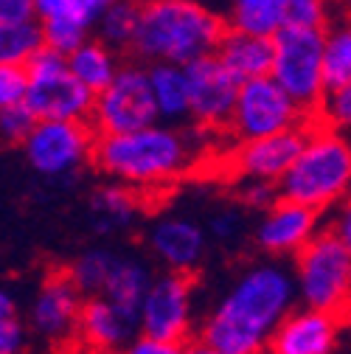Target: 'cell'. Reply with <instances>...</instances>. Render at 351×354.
Wrapping results in <instances>:
<instances>
[{
    "instance_id": "obj_31",
    "label": "cell",
    "mask_w": 351,
    "mask_h": 354,
    "mask_svg": "<svg viewBox=\"0 0 351 354\" xmlns=\"http://www.w3.org/2000/svg\"><path fill=\"white\" fill-rule=\"evenodd\" d=\"M326 127L337 132H351V84L340 87V91H329L315 113Z\"/></svg>"
},
{
    "instance_id": "obj_33",
    "label": "cell",
    "mask_w": 351,
    "mask_h": 354,
    "mask_svg": "<svg viewBox=\"0 0 351 354\" xmlns=\"http://www.w3.org/2000/svg\"><path fill=\"white\" fill-rule=\"evenodd\" d=\"M28 71L17 65H0V107L26 104L28 96Z\"/></svg>"
},
{
    "instance_id": "obj_25",
    "label": "cell",
    "mask_w": 351,
    "mask_h": 354,
    "mask_svg": "<svg viewBox=\"0 0 351 354\" xmlns=\"http://www.w3.org/2000/svg\"><path fill=\"white\" fill-rule=\"evenodd\" d=\"M118 250L113 248H104V245H93V248H84L73 264H70V281L76 284V290L87 298H102L104 290H107V281L115 270V261H118Z\"/></svg>"
},
{
    "instance_id": "obj_35",
    "label": "cell",
    "mask_w": 351,
    "mask_h": 354,
    "mask_svg": "<svg viewBox=\"0 0 351 354\" xmlns=\"http://www.w3.org/2000/svg\"><path fill=\"white\" fill-rule=\"evenodd\" d=\"M37 20V0H3L0 3V28L26 26Z\"/></svg>"
},
{
    "instance_id": "obj_7",
    "label": "cell",
    "mask_w": 351,
    "mask_h": 354,
    "mask_svg": "<svg viewBox=\"0 0 351 354\" xmlns=\"http://www.w3.org/2000/svg\"><path fill=\"white\" fill-rule=\"evenodd\" d=\"M99 138L133 136L160 124V110L152 93L149 68L126 62L115 82L102 96H96V110L91 118Z\"/></svg>"
},
{
    "instance_id": "obj_27",
    "label": "cell",
    "mask_w": 351,
    "mask_h": 354,
    "mask_svg": "<svg viewBox=\"0 0 351 354\" xmlns=\"http://www.w3.org/2000/svg\"><path fill=\"white\" fill-rule=\"evenodd\" d=\"M323 79H326V93L351 84V17L337 20L326 28Z\"/></svg>"
},
{
    "instance_id": "obj_20",
    "label": "cell",
    "mask_w": 351,
    "mask_h": 354,
    "mask_svg": "<svg viewBox=\"0 0 351 354\" xmlns=\"http://www.w3.org/2000/svg\"><path fill=\"white\" fill-rule=\"evenodd\" d=\"M216 57L222 59V65L245 84L256 79L273 76V62H276V42L273 39H258L247 37L239 31L228 28V37L222 39Z\"/></svg>"
},
{
    "instance_id": "obj_4",
    "label": "cell",
    "mask_w": 351,
    "mask_h": 354,
    "mask_svg": "<svg viewBox=\"0 0 351 354\" xmlns=\"http://www.w3.org/2000/svg\"><path fill=\"white\" fill-rule=\"evenodd\" d=\"M278 189L281 200L318 214L343 203L351 194V138L326 124L312 127L301 158Z\"/></svg>"
},
{
    "instance_id": "obj_12",
    "label": "cell",
    "mask_w": 351,
    "mask_h": 354,
    "mask_svg": "<svg viewBox=\"0 0 351 354\" xmlns=\"http://www.w3.org/2000/svg\"><path fill=\"white\" fill-rule=\"evenodd\" d=\"M110 0H37V20L42 23L46 46L62 57L84 48L99 28Z\"/></svg>"
},
{
    "instance_id": "obj_6",
    "label": "cell",
    "mask_w": 351,
    "mask_h": 354,
    "mask_svg": "<svg viewBox=\"0 0 351 354\" xmlns=\"http://www.w3.org/2000/svg\"><path fill=\"white\" fill-rule=\"evenodd\" d=\"M273 79L284 87V93L303 110L315 115L323 96V57H326V31L284 28L276 39Z\"/></svg>"
},
{
    "instance_id": "obj_32",
    "label": "cell",
    "mask_w": 351,
    "mask_h": 354,
    "mask_svg": "<svg viewBox=\"0 0 351 354\" xmlns=\"http://www.w3.org/2000/svg\"><path fill=\"white\" fill-rule=\"evenodd\" d=\"M37 127L34 113L26 104L17 107H0V136H3L6 144H20L31 136V129Z\"/></svg>"
},
{
    "instance_id": "obj_39",
    "label": "cell",
    "mask_w": 351,
    "mask_h": 354,
    "mask_svg": "<svg viewBox=\"0 0 351 354\" xmlns=\"http://www.w3.org/2000/svg\"><path fill=\"white\" fill-rule=\"evenodd\" d=\"M329 231L351 250V194L340 203V208H337V214H334V219H332Z\"/></svg>"
},
{
    "instance_id": "obj_34",
    "label": "cell",
    "mask_w": 351,
    "mask_h": 354,
    "mask_svg": "<svg viewBox=\"0 0 351 354\" xmlns=\"http://www.w3.org/2000/svg\"><path fill=\"white\" fill-rule=\"evenodd\" d=\"M239 197L247 208H256V211H270L273 205L281 203V189L276 183H265V180H245L242 189H239Z\"/></svg>"
},
{
    "instance_id": "obj_29",
    "label": "cell",
    "mask_w": 351,
    "mask_h": 354,
    "mask_svg": "<svg viewBox=\"0 0 351 354\" xmlns=\"http://www.w3.org/2000/svg\"><path fill=\"white\" fill-rule=\"evenodd\" d=\"M99 223H96V231L99 234H110V231H118V228H126L129 223H133L135 216V200L133 194L126 192V186H104L93 194L91 200Z\"/></svg>"
},
{
    "instance_id": "obj_40",
    "label": "cell",
    "mask_w": 351,
    "mask_h": 354,
    "mask_svg": "<svg viewBox=\"0 0 351 354\" xmlns=\"http://www.w3.org/2000/svg\"><path fill=\"white\" fill-rule=\"evenodd\" d=\"M124 354H186V351L178 343H158V340H149V337H138Z\"/></svg>"
},
{
    "instance_id": "obj_37",
    "label": "cell",
    "mask_w": 351,
    "mask_h": 354,
    "mask_svg": "<svg viewBox=\"0 0 351 354\" xmlns=\"http://www.w3.org/2000/svg\"><path fill=\"white\" fill-rule=\"evenodd\" d=\"M208 231H211V236L222 239V242L236 239V234L242 231V214H239L236 208H222V211H216V214L208 219Z\"/></svg>"
},
{
    "instance_id": "obj_10",
    "label": "cell",
    "mask_w": 351,
    "mask_h": 354,
    "mask_svg": "<svg viewBox=\"0 0 351 354\" xmlns=\"http://www.w3.org/2000/svg\"><path fill=\"white\" fill-rule=\"evenodd\" d=\"M194 281L186 273H158L141 306V337L158 343H189Z\"/></svg>"
},
{
    "instance_id": "obj_42",
    "label": "cell",
    "mask_w": 351,
    "mask_h": 354,
    "mask_svg": "<svg viewBox=\"0 0 351 354\" xmlns=\"http://www.w3.org/2000/svg\"><path fill=\"white\" fill-rule=\"evenodd\" d=\"M183 351H186V354H222V351H216L214 346H208L202 337H194V340H189V343L183 346Z\"/></svg>"
},
{
    "instance_id": "obj_38",
    "label": "cell",
    "mask_w": 351,
    "mask_h": 354,
    "mask_svg": "<svg viewBox=\"0 0 351 354\" xmlns=\"http://www.w3.org/2000/svg\"><path fill=\"white\" fill-rule=\"evenodd\" d=\"M70 65H68V57H62V54H57L54 48H42L28 65H26V71H28V76H51V73H62V71H68Z\"/></svg>"
},
{
    "instance_id": "obj_8",
    "label": "cell",
    "mask_w": 351,
    "mask_h": 354,
    "mask_svg": "<svg viewBox=\"0 0 351 354\" xmlns=\"http://www.w3.org/2000/svg\"><path fill=\"white\" fill-rule=\"evenodd\" d=\"M312 115L303 113L287 93L284 87L267 76V79H256V82H245L239 91V102L231 118V136L239 144L247 141H261L270 136H281L290 129H301L306 127Z\"/></svg>"
},
{
    "instance_id": "obj_28",
    "label": "cell",
    "mask_w": 351,
    "mask_h": 354,
    "mask_svg": "<svg viewBox=\"0 0 351 354\" xmlns=\"http://www.w3.org/2000/svg\"><path fill=\"white\" fill-rule=\"evenodd\" d=\"M42 48H46V34H42L39 20L26 23V26L0 28V65L26 68Z\"/></svg>"
},
{
    "instance_id": "obj_1",
    "label": "cell",
    "mask_w": 351,
    "mask_h": 354,
    "mask_svg": "<svg viewBox=\"0 0 351 354\" xmlns=\"http://www.w3.org/2000/svg\"><path fill=\"white\" fill-rule=\"evenodd\" d=\"M295 273L281 264H253L202 321L200 337L222 354H265L276 329L295 313Z\"/></svg>"
},
{
    "instance_id": "obj_41",
    "label": "cell",
    "mask_w": 351,
    "mask_h": 354,
    "mask_svg": "<svg viewBox=\"0 0 351 354\" xmlns=\"http://www.w3.org/2000/svg\"><path fill=\"white\" fill-rule=\"evenodd\" d=\"M12 318H20L17 315V304H15L12 290H3L0 292V321H12Z\"/></svg>"
},
{
    "instance_id": "obj_9",
    "label": "cell",
    "mask_w": 351,
    "mask_h": 354,
    "mask_svg": "<svg viewBox=\"0 0 351 354\" xmlns=\"http://www.w3.org/2000/svg\"><path fill=\"white\" fill-rule=\"evenodd\" d=\"M99 136L87 121H37L23 141L26 163L42 177L73 174L82 163L93 160Z\"/></svg>"
},
{
    "instance_id": "obj_17",
    "label": "cell",
    "mask_w": 351,
    "mask_h": 354,
    "mask_svg": "<svg viewBox=\"0 0 351 354\" xmlns=\"http://www.w3.org/2000/svg\"><path fill=\"white\" fill-rule=\"evenodd\" d=\"M205 228L189 216H163L149 228V248L169 273L191 276L205 256Z\"/></svg>"
},
{
    "instance_id": "obj_21",
    "label": "cell",
    "mask_w": 351,
    "mask_h": 354,
    "mask_svg": "<svg viewBox=\"0 0 351 354\" xmlns=\"http://www.w3.org/2000/svg\"><path fill=\"white\" fill-rule=\"evenodd\" d=\"M152 281H155V273L144 259L121 253L102 298H107L115 309H121L126 318L141 324V306L146 301V292H149Z\"/></svg>"
},
{
    "instance_id": "obj_14",
    "label": "cell",
    "mask_w": 351,
    "mask_h": 354,
    "mask_svg": "<svg viewBox=\"0 0 351 354\" xmlns=\"http://www.w3.org/2000/svg\"><path fill=\"white\" fill-rule=\"evenodd\" d=\"M26 107L37 121H87L96 110V96L68 71L51 76H28Z\"/></svg>"
},
{
    "instance_id": "obj_24",
    "label": "cell",
    "mask_w": 351,
    "mask_h": 354,
    "mask_svg": "<svg viewBox=\"0 0 351 354\" xmlns=\"http://www.w3.org/2000/svg\"><path fill=\"white\" fill-rule=\"evenodd\" d=\"M70 73L91 91L93 96H102L107 87L115 82V76L121 73L124 62L118 59V51H113L110 46H104L102 39H91L84 48H79L70 59Z\"/></svg>"
},
{
    "instance_id": "obj_19",
    "label": "cell",
    "mask_w": 351,
    "mask_h": 354,
    "mask_svg": "<svg viewBox=\"0 0 351 354\" xmlns=\"http://www.w3.org/2000/svg\"><path fill=\"white\" fill-rule=\"evenodd\" d=\"M79 337L96 354H124L141 337V324L126 318L107 298H87L79 321Z\"/></svg>"
},
{
    "instance_id": "obj_15",
    "label": "cell",
    "mask_w": 351,
    "mask_h": 354,
    "mask_svg": "<svg viewBox=\"0 0 351 354\" xmlns=\"http://www.w3.org/2000/svg\"><path fill=\"white\" fill-rule=\"evenodd\" d=\"M306 138H310V124L301 129L281 132V136L239 144L234 149V169L247 180H265L278 186L301 158Z\"/></svg>"
},
{
    "instance_id": "obj_26",
    "label": "cell",
    "mask_w": 351,
    "mask_h": 354,
    "mask_svg": "<svg viewBox=\"0 0 351 354\" xmlns=\"http://www.w3.org/2000/svg\"><path fill=\"white\" fill-rule=\"evenodd\" d=\"M141 9L144 3H129V0H110V6L96 28V39L113 51H133L138 28H141Z\"/></svg>"
},
{
    "instance_id": "obj_11",
    "label": "cell",
    "mask_w": 351,
    "mask_h": 354,
    "mask_svg": "<svg viewBox=\"0 0 351 354\" xmlns=\"http://www.w3.org/2000/svg\"><path fill=\"white\" fill-rule=\"evenodd\" d=\"M186 76L191 87V118L208 129L231 127L242 82L222 65V59L216 54L202 57L186 65Z\"/></svg>"
},
{
    "instance_id": "obj_18",
    "label": "cell",
    "mask_w": 351,
    "mask_h": 354,
    "mask_svg": "<svg viewBox=\"0 0 351 354\" xmlns=\"http://www.w3.org/2000/svg\"><path fill=\"white\" fill-rule=\"evenodd\" d=\"M343 315L318 313V309H295L276 329L270 340V354H332Z\"/></svg>"
},
{
    "instance_id": "obj_16",
    "label": "cell",
    "mask_w": 351,
    "mask_h": 354,
    "mask_svg": "<svg viewBox=\"0 0 351 354\" xmlns=\"http://www.w3.org/2000/svg\"><path fill=\"white\" fill-rule=\"evenodd\" d=\"M321 234V214L281 200L267 214H261L256 225V245L270 256H298L306 245Z\"/></svg>"
},
{
    "instance_id": "obj_13",
    "label": "cell",
    "mask_w": 351,
    "mask_h": 354,
    "mask_svg": "<svg viewBox=\"0 0 351 354\" xmlns=\"http://www.w3.org/2000/svg\"><path fill=\"white\" fill-rule=\"evenodd\" d=\"M82 309H84V295L76 290L70 276L54 273L39 284L28 306V326L39 337H46L51 343H62L73 332L79 335Z\"/></svg>"
},
{
    "instance_id": "obj_30",
    "label": "cell",
    "mask_w": 351,
    "mask_h": 354,
    "mask_svg": "<svg viewBox=\"0 0 351 354\" xmlns=\"http://www.w3.org/2000/svg\"><path fill=\"white\" fill-rule=\"evenodd\" d=\"M287 28L303 31H326L329 6L321 0H287Z\"/></svg>"
},
{
    "instance_id": "obj_36",
    "label": "cell",
    "mask_w": 351,
    "mask_h": 354,
    "mask_svg": "<svg viewBox=\"0 0 351 354\" xmlns=\"http://www.w3.org/2000/svg\"><path fill=\"white\" fill-rule=\"evenodd\" d=\"M28 343V329L20 318L0 321V354H23Z\"/></svg>"
},
{
    "instance_id": "obj_3",
    "label": "cell",
    "mask_w": 351,
    "mask_h": 354,
    "mask_svg": "<svg viewBox=\"0 0 351 354\" xmlns=\"http://www.w3.org/2000/svg\"><path fill=\"white\" fill-rule=\"evenodd\" d=\"M194 160V144L183 129L158 124L133 136L99 138L93 163L118 186L149 189L180 177Z\"/></svg>"
},
{
    "instance_id": "obj_2",
    "label": "cell",
    "mask_w": 351,
    "mask_h": 354,
    "mask_svg": "<svg viewBox=\"0 0 351 354\" xmlns=\"http://www.w3.org/2000/svg\"><path fill=\"white\" fill-rule=\"evenodd\" d=\"M228 37V20L194 0H152L141 9L133 54L149 65H191L214 57Z\"/></svg>"
},
{
    "instance_id": "obj_22",
    "label": "cell",
    "mask_w": 351,
    "mask_h": 354,
    "mask_svg": "<svg viewBox=\"0 0 351 354\" xmlns=\"http://www.w3.org/2000/svg\"><path fill=\"white\" fill-rule=\"evenodd\" d=\"M149 79H152V93L160 110V124L178 127L186 118H191V87L186 68L180 65H149Z\"/></svg>"
},
{
    "instance_id": "obj_23",
    "label": "cell",
    "mask_w": 351,
    "mask_h": 354,
    "mask_svg": "<svg viewBox=\"0 0 351 354\" xmlns=\"http://www.w3.org/2000/svg\"><path fill=\"white\" fill-rule=\"evenodd\" d=\"M231 31L276 39L287 28V0H236L225 9Z\"/></svg>"
},
{
    "instance_id": "obj_5",
    "label": "cell",
    "mask_w": 351,
    "mask_h": 354,
    "mask_svg": "<svg viewBox=\"0 0 351 354\" xmlns=\"http://www.w3.org/2000/svg\"><path fill=\"white\" fill-rule=\"evenodd\" d=\"M298 298L306 309L343 315L351 301V250L326 228L295 256Z\"/></svg>"
}]
</instances>
